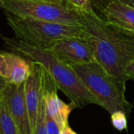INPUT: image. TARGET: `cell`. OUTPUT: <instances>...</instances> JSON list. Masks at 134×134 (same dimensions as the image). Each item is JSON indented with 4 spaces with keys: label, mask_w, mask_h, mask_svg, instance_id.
Masks as SVG:
<instances>
[{
    "label": "cell",
    "mask_w": 134,
    "mask_h": 134,
    "mask_svg": "<svg viewBox=\"0 0 134 134\" xmlns=\"http://www.w3.org/2000/svg\"><path fill=\"white\" fill-rule=\"evenodd\" d=\"M59 90L57 82L51 74L43 67L42 75V95L46 104V113L58 124L60 130L68 126V118L72 110L77 106L71 101L65 104L57 95Z\"/></svg>",
    "instance_id": "cell-8"
},
{
    "label": "cell",
    "mask_w": 134,
    "mask_h": 134,
    "mask_svg": "<svg viewBox=\"0 0 134 134\" xmlns=\"http://www.w3.org/2000/svg\"><path fill=\"white\" fill-rule=\"evenodd\" d=\"M99 16L121 29L134 33V6L111 2Z\"/></svg>",
    "instance_id": "cell-11"
},
{
    "label": "cell",
    "mask_w": 134,
    "mask_h": 134,
    "mask_svg": "<svg viewBox=\"0 0 134 134\" xmlns=\"http://www.w3.org/2000/svg\"><path fill=\"white\" fill-rule=\"evenodd\" d=\"M31 71V60L30 59L13 51L1 52V79L8 83L20 85L26 82Z\"/></svg>",
    "instance_id": "cell-9"
},
{
    "label": "cell",
    "mask_w": 134,
    "mask_h": 134,
    "mask_svg": "<svg viewBox=\"0 0 134 134\" xmlns=\"http://www.w3.org/2000/svg\"><path fill=\"white\" fill-rule=\"evenodd\" d=\"M0 103L5 106L21 134H33L25 99V82L15 85L1 79Z\"/></svg>",
    "instance_id": "cell-7"
},
{
    "label": "cell",
    "mask_w": 134,
    "mask_h": 134,
    "mask_svg": "<svg viewBox=\"0 0 134 134\" xmlns=\"http://www.w3.org/2000/svg\"><path fill=\"white\" fill-rule=\"evenodd\" d=\"M42 75L43 66L31 60V71L25 82V99L33 133L42 100Z\"/></svg>",
    "instance_id": "cell-10"
},
{
    "label": "cell",
    "mask_w": 134,
    "mask_h": 134,
    "mask_svg": "<svg viewBox=\"0 0 134 134\" xmlns=\"http://www.w3.org/2000/svg\"><path fill=\"white\" fill-rule=\"evenodd\" d=\"M5 13L34 20L73 25L82 24L81 9L68 0H0Z\"/></svg>",
    "instance_id": "cell-4"
},
{
    "label": "cell",
    "mask_w": 134,
    "mask_h": 134,
    "mask_svg": "<svg viewBox=\"0 0 134 134\" xmlns=\"http://www.w3.org/2000/svg\"><path fill=\"white\" fill-rule=\"evenodd\" d=\"M46 49L70 66L96 60L94 47L85 36L59 39L51 43Z\"/></svg>",
    "instance_id": "cell-6"
},
{
    "label": "cell",
    "mask_w": 134,
    "mask_h": 134,
    "mask_svg": "<svg viewBox=\"0 0 134 134\" xmlns=\"http://www.w3.org/2000/svg\"><path fill=\"white\" fill-rule=\"evenodd\" d=\"M5 17L8 25L17 38L42 48H47L59 39L85 35L83 28L80 25L34 20L7 13Z\"/></svg>",
    "instance_id": "cell-5"
},
{
    "label": "cell",
    "mask_w": 134,
    "mask_h": 134,
    "mask_svg": "<svg viewBox=\"0 0 134 134\" xmlns=\"http://www.w3.org/2000/svg\"><path fill=\"white\" fill-rule=\"evenodd\" d=\"M46 104L42 95V100L38 114L37 122L33 134H48L46 126Z\"/></svg>",
    "instance_id": "cell-13"
},
{
    "label": "cell",
    "mask_w": 134,
    "mask_h": 134,
    "mask_svg": "<svg viewBox=\"0 0 134 134\" xmlns=\"http://www.w3.org/2000/svg\"><path fill=\"white\" fill-rule=\"evenodd\" d=\"M127 115L122 111H117L111 114L112 126L119 131L127 130Z\"/></svg>",
    "instance_id": "cell-15"
},
{
    "label": "cell",
    "mask_w": 134,
    "mask_h": 134,
    "mask_svg": "<svg viewBox=\"0 0 134 134\" xmlns=\"http://www.w3.org/2000/svg\"><path fill=\"white\" fill-rule=\"evenodd\" d=\"M80 80L100 102V106L110 114L122 111L129 115L132 105L119 89L116 81L97 60L71 65Z\"/></svg>",
    "instance_id": "cell-3"
},
{
    "label": "cell",
    "mask_w": 134,
    "mask_h": 134,
    "mask_svg": "<svg viewBox=\"0 0 134 134\" xmlns=\"http://www.w3.org/2000/svg\"><path fill=\"white\" fill-rule=\"evenodd\" d=\"M90 5L93 11L100 15L106 6L111 2H120L134 6V0H90Z\"/></svg>",
    "instance_id": "cell-14"
},
{
    "label": "cell",
    "mask_w": 134,
    "mask_h": 134,
    "mask_svg": "<svg viewBox=\"0 0 134 134\" xmlns=\"http://www.w3.org/2000/svg\"><path fill=\"white\" fill-rule=\"evenodd\" d=\"M0 134H21L5 106L0 103Z\"/></svg>",
    "instance_id": "cell-12"
},
{
    "label": "cell",
    "mask_w": 134,
    "mask_h": 134,
    "mask_svg": "<svg viewBox=\"0 0 134 134\" xmlns=\"http://www.w3.org/2000/svg\"><path fill=\"white\" fill-rule=\"evenodd\" d=\"M60 134H77V133L75 132L68 125L64 128H63L62 130H60Z\"/></svg>",
    "instance_id": "cell-18"
},
{
    "label": "cell",
    "mask_w": 134,
    "mask_h": 134,
    "mask_svg": "<svg viewBox=\"0 0 134 134\" xmlns=\"http://www.w3.org/2000/svg\"><path fill=\"white\" fill-rule=\"evenodd\" d=\"M46 126L48 134H60V128L54 119L47 113L46 115Z\"/></svg>",
    "instance_id": "cell-16"
},
{
    "label": "cell",
    "mask_w": 134,
    "mask_h": 134,
    "mask_svg": "<svg viewBox=\"0 0 134 134\" xmlns=\"http://www.w3.org/2000/svg\"><path fill=\"white\" fill-rule=\"evenodd\" d=\"M5 46L11 51L41 64L53 76L57 85L77 108H82L100 102L85 86L72 68L56 57L46 48L36 46L20 40L2 36Z\"/></svg>",
    "instance_id": "cell-2"
},
{
    "label": "cell",
    "mask_w": 134,
    "mask_h": 134,
    "mask_svg": "<svg viewBox=\"0 0 134 134\" xmlns=\"http://www.w3.org/2000/svg\"><path fill=\"white\" fill-rule=\"evenodd\" d=\"M126 75L128 80H133L134 82V60L127 65L126 68Z\"/></svg>",
    "instance_id": "cell-17"
},
{
    "label": "cell",
    "mask_w": 134,
    "mask_h": 134,
    "mask_svg": "<svg viewBox=\"0 0 134 134\" xmlns=\"http://www.w3.org/2000/svg\"><path fill=\"white\" fill-rule=\"evenodd\" d=\"M85 37L93 44L96 60L116 81L126 93L127 65L134 60V33L121 29L108 22L93 9L81 10Z\"/></svg>",
    "instance_id": "cell-1"
}]
</instances>
